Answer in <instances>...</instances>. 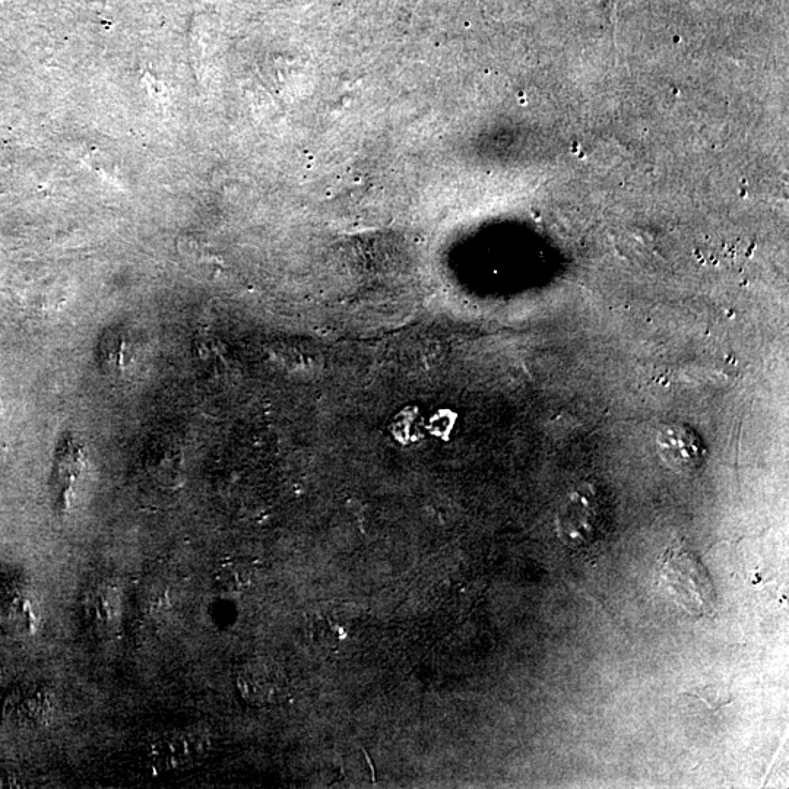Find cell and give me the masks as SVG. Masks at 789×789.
<instances>
[{
    "label": "cell",
    "instance_id": "cell-2",
    "mask_svg": "<svg viewBox=\"0 0 789 789\" xmlns=\"http://www.w3.org/2000/svg\"><path fill=\"white\" fill-rule=\"evenodd\" d=\"M209 737L199 730L171 731L158 737L148 749L147 757L157 771H179L195 765L207 756Z\"/></svg>",
    "mask_w": 789,
    "mask_h": 789
},
{
    "label": "cell",
    "instance_id": "cell-11",
    "mask_svg": "<svg viewBox=\"0 0 789 789\" xmlns=\"http://www.w3.org/2000/svg\"><path fill=\"white\" fill-rule=\"evenodd\" d=\"M103 358L104 363L109 367H120L123 363V354H125V341L119 335H112V337L104 338L103 344Z\"/></svg>",
    "mask_w": 789,
    "mask_h": 789
},
{
    "label": "cell",
    "instance_id": "cell-5",
    "mask_svg": "<svg viewBox=\"0 0 789 789\" xmlns=\"http://www.w3.org/2000/svg\"><path fill=\"white\" fill-rule=\"evenodd\" d=\"M36 614L27 600L15 598L0 608V627L15 639L27 638L36 630Z\"/></svg>",
    "mask_w": 789,
    "mask_h": 789
},
{
    "label": "cell",
    "instance_id": "cell-8",
    "mask_svg": "<svg viewBox=\"0 0 789 789\" xmlns=\"http://www.w3.org/2000/svg\"><path fill=\"white\" fill-rule=\"evenodd\" d=\"M88 608H90L91 619L95 623L100 624V626L110 624L114 619V614H116V598L110 592L98 589L93 597H90Z\"/></svg>",
    "mask_w": 789,
    "mask_h": 789
},
{
    "label": "cell",
    "instance_id": "cell-9",
    "mask_svg": "<svg viewBox=\"0 0 789 789\" xmlns=\"http://www.w3.org/2000/svg\"><path fill=\"white\" fill-rule=\"evenodd\" d=\"M252 570L245 563L231 562L224 564L217 573V581L228 591H239L250 582Z\"/></svg>",
    "mask_w": 789,
    "mask_h": 789
},
{
    "label": "cell",
    "instance_id": "cell-7",
    "mask_svg": "<svg viewBox=\"0 0 789 789\" xmlns=\"http://www.w3.org/2000/svg\"><path fill=\"white\" fill-rule=\"evenodd\" d=\"M82 467V453L79 451L78 446H75L71 440H66L63 443V452L59 455L57 461V478L63 486V493L69 490L71 484L74 483L75 478L78 477L79 471Z\"/></svg>",
    "mask_w": 789,
    "mask_h": 789
},
{
    "label": "cell",
    "instance_id": "cell-10",
    "mask_svg": "<svg viewBox=\"0 0 789 789\" xmlns=\"http://www.w3.org/2000/svg\"><path fill=\"white\" fill-rule=\"evenodd\" d=\"M686 695L699 697V699L703 700L712 711L731 705L734 700L730 690L718 686H706L703 687V689L697 690V692L686 693Z\"/></svg>",
    "mask_w": 789,
    "mask_h": 789
},
{
    "label": "cell",
    "instance_id": "cell-6",
    "mask_svg": "<svg viewBox=\"0 0 789 789\" xmlns=\"http://www.w3.org/2000/svg\"><path fill=\"white\" fill-rule=\"evenodd\" d=\"M148 468L160 483L174 486L179 483L180 475H182L180 453L171 448H158L157 452L150 456Z\"/></svg>",
    "mask_w": 789,
    "mask_h": 789
},
{
    "label": "cell",
    "instance_id": "cell-3",
    "mask_svg": "<svg viewBox=\"0 0 789 789\" xmlns=\"http://www.w3.org/2000/svg\"><path fill=\"white\" fill-rule=\"evenodd\" d=\"M657 449L662 461L676 472H693L702 467L706 448L695 430L684 424H667L659 430Z\"/></svg>",
    "mask_w": 789,
    "mask_h": 789
},
{
    "label": "cell",
    "instance_id": "cell-1",
    "mask_svg": "<svg viewBox=\"0 0 789 789\" xmlns=\"http://www.w3.org/2000/svg\"><path fill=\"white\" fill-rule=\"evenodd\" d=\"M662 588L692 616H714L716 595L708 570L695 554L671 548L661 560Z\"/></svg>",
    "mask_w": 789,
    "mask_h": 789
},
{
    "label": "cell",
    "instance_id": "cell-4",
    "mask_svg": "<svg viewBox=\"0 0 789 789\" xmlns=\"http://www.w3.org/2000/svg\"><path fill=\"white\" fill-rule=\"evenodd\" d=\"M237 687L243 699L252 705H274L285 695L287 678L271 659L256 658L240 671Z\"/></svg>",
    "mask_w": 789,
    "mask_h": 789
}]
</instances>
